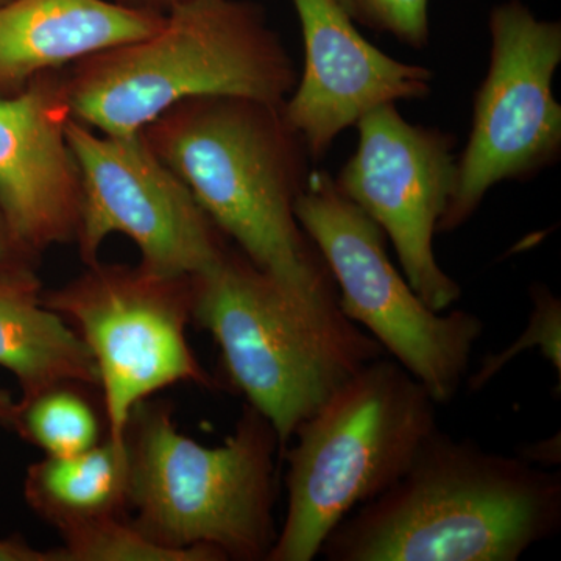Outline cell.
<instances>
[{
    "mask_svg": "<svg viewBox=\"0 0 561 561\" xmlns=\"http://www.w3.org/2000/svg\"><path fill=\"white\" fill-rule=\"evenodd\" d=\"M561 524V474L437 430L328 535V561H516Z\"/></svg>",
    "mask_w": 561,
    "mask_h": 561,
    "instance_id": "cell-1",
    "label": "cell"
},
{
    "mask_svg": "<svg viewBox=\"0 0 561 561\" xmlns=\"http://www.w3.org/2000/svg\"><path fill=\"white\" fill-rule=\"evenodd\" d=\"M142 135L256 267L301 294L337 291L295 216L311 158L283 106L232 95L190 99Z\"/></svg>",
    "mask_w": 561,
    "mask_h": 561,
    "instance_id": "cell-2",
    "label": "cell"
},
{
    "mask_svg": "<svg viewBox=\"0 0 561 561\" xmlns=\"http://www.w3.org/2000/svg\"><path fill=\"white\" fill-rule=\"evenodd\" d=\"M192 323L213 335L228 381L272 424L280 454L302 421L387 354L337 294L291 289L234 245L192 276Z\"/></svg>",
    "mask_w": 561,
    "mask_h": 561,
    "instance_id": "cell-3",
    "label": "cell"
},
{
    "mask_svg": "<svg viewBox=\"0 0 561 561\" xmlns=\"http://www.w3.org/2000/svg\"><path fill=\"white\" fill-rule=\"evenodd\" d=\"M289 50L253 0H187L146 38L66 68L70 114L103 135H133L173 105L232 95L283 106L297 84Z\"/></svg>",
    "mask_w": 561,
    "mask_h": 561,
    "instance_id": "cell-4",
    "label": "cell"
},
{
    "mask_svg": "<svg viewBox=\"0 0 561 561\" xmlns=\"http://www.w3.org/2000/svg\"><path fill=\"white\" fill-rule=\"evenodd\" d=\"M130 457L128 519L147 538L209 561H267L278 530V435L243 405L219 446L187 437L168 401L133 409L124 435Z\"/></svg>",
    "mask_w": 561,
    "mask_h": 561,
    "instance_id": "cell-5",
    "label": "cell"
},
{
    "mask_svg": "<svg viewBox=\"0 0 561 561\" xmlns=\"http://www.w3.org/2000/svg\"><path fill=\"white\" fill-rule=\"evenodd\" d=\"M437 401L391 357L351 376L283 451L287 508L267 561H311L359 505L411 467L437 426Z\"/></svg>",
    "mask_w": 561,
    "mask_h": 561,
    "instance_id": "cell-6",
    "label": "cell"
},
{
    "mask_svg": "<svg viewBox=\"0 0 561 561\" xmlns=\"http://www.w3.org/2000/svg\"><path fill=\"white\" fill-rule=\"evenodd\" d=\"M295 216L331 273L343 313L381 343L438 405L451 401L468 378L483 332L481 317L432 311L391 264L381 228L335 187L330 173L309 172Z\"/></svg>",
    "mask_w": 561,
    "mask_h": 561,
    "instance_id": "cell-7",
    "label": "cell"
},
{
    "mask_svg": "<svg viewBox=\"0 0 561 561\" xmlns=\"http://www.w3.org/2000/svg\"><path fill=\"white\" fill-rule=\"evenodd\" d=\"M41 301L68 321L99 371L106 435L125 445L133 409L175 383L214 389L186 330L192 323V276H165L144 265L94 261Z\"/></svg>",
    "mask_w": 561,
    "mask_h": 561,
    "instance_id": "cell-8",
    "label": "cell"
},
{
    "mask_svg": "<svg viewBox=\"0 0 561 561\" xmlns=\"http://www.w3.org/2000/svg\"><path fill=\"white\" fill-rule=\"evenodd\" d=\"M489 32V70L437 232L463 227L491 187L535 179L561 157V105L553 94L560 22L540 20L522 0H505L491 9Z\"/></svg>",
    "mask_w": 561,
    "mask_h": 561,
    "instance_id": "cell-9",
    "label": "cell"
},
{
    "mask_svg": "<svg viewBox=\"0 0 561 561\" xmlns=\"http://www.w3.org/2000/svg\"><path fill=\"white\" fill-rule=\"evenodd\" d=\"M66 139L80 172L76 245L84 264L99 260L103 242L114 232L138 247L140 265L165 276L209 271L230 249L224 232L142 131L99 135L70 117Z\"/></svg>",
    "mask_w": 561,
    "mask_h": 561,
    "instance_id": "cell-10",
    "label": "cell"
},
{
    "mask_svg": "<svg viewBox=\"0 0 561 561\" xmlns=\"http://www.w3.org/2000/svg\"><path fill=\"white\" fill-rule=\"evenodd\" d=\"M356 128V150L335 176V187L393 243L421 300L443 312L461 297L459 283L443 271L434 249L456 181V138L411 124L397 103L373 110Z\"/></svg>",
    "mask_w": 561,
    "mask_h": 561,
    "instance_id": "cell-11",
    "label": "cell"
},
{
    "mask_svg": "<svg viewBox=\"0 0 561 561\" xmlns=\"http://www.w3.org/2000/svg\"><path fill=\"white\" fill-rule=\"evenodd\" d=\"M300 21L305 65L283 113L311 161L379 106L426 99L434 72L390 57L365 39L337 0H291Z\"/></svg>",
    "mask_w": 561,
    "mask_h": 561,
    "instance_id": "cell-12",
    "label": "cell"
},
{
    "mask_svg": "<svg viewBox=\"0 0 561 561\" xmlns=\"http://www.w3.org/2000/svg\"><path fill=\"white\" fill-rule=\"evenodd\" d=\"M70 117L66 69L0 98V214L38 256L76 243L79 231L80 172L66 139Z\"/></svg>",
    "mask_w": 561,
    "mask_h": 561,
    "instance_id": "cell-13",
    "label": "cell"
},
{
    "mask_svg": "<svg viewBox=\"0 0 561 561\" xmlns=\"http://www.w3.org/2000/svg\"><path fill=\"white\" fill-rule=\"evenodd\" d=\"M164 14L114 0H9L0 5V98L98 51L146 38Z\"/></svg>",
    "mask_w": 561,
    "mask_h": 561,
    "instance_id": "cell-14",
    "label": "cell"
},
{
    "mask_svg": "<svg viewBox=\"0 0 561 561\" xmlns=\"http://www.w3.org/2000/svg\"><path fill=\"white\" fill-rule=\"evenodd\" d=\"M43 287L0 284V367L27 401L60 383L99 390V371L79 332L41 301ZM101 393V391H99Z\"/></svg>",
    "mask_w": 561,
    "mask_h": 561,
    "instance_id": "cell-15",
    "label": "cell"
},
{
    "mask_svg": "<svg viewBox=\"0 0 561 561\" xmlns=\"http://www.w3.org/2000/svg\"><path fill=\"white\" fill-rule=\"evenodd\" d=\"M130 457L108 435L72 456H44L27 468L24 496L33 512L61 531L128 516Z\"/></svg>",
    "mask_w": 561,
    "mask_h": 561,
    "instance_id": "cell-16",
    "label": "cell"
},
{
    "mask_svg": "<svg viewBox=\"0 0 561 561\" xmlns=\"http://www.w3.org/2000/svg\"><path fill=\"white\" fill-rule=\"evenodd\" d=\"M84 383H60L27 401H18L13 431L46 456H72L99 445L102 434L99 409Z\"/></svg>",
    "mask_w": 561,
    "mask_h": 561,
    "instance_id": "cell-17",
    "label": "cell"
},
{
    "mask_svg": "<svg viewBox=\"0 0 561 561\" xmlns=\"http://www.w3.org/2000/svg\"><path fill=\"white\" fill-rule=\"evenodd\" d=\"M60 561H209L198 552L173 551L147 538L128 516L98 519L61 531Z\"/></svg>",
    "mask_w": 561,
    "mask_h": 561,
    "instance_id": "cell-18",
    "label": "cell"
},
{
    "mask_svg": "<svg viewBox=\"0 0 561 561\" xmlns=\"http://www.w3.org/2000/svg\"><path fill=\"white\" fill-rule=\"evenodd\" d=\"M531 309L529 323L522 337L500 354L486 357L482 367L465 379L472 391L481 390L508 364L527 348H540L561 379V301L553 291L542 284H535L530 290Z\"/></svg>",
    "mask_w": 561,
    "mask_h": 561,
    "instance_id": "cell-19",
    "label": "cell"
},
{
    "mask_svg": "<svg viewBox=\"0 0 561 561\" xmlns=\"http://www.w3.org/2000/svg\"><path fill=\"white\" fill-rule=\"evenodd\" d=\"M357 25L421 50L430 44V0H337Z\"/></svg>",
    "mask_w": 561,
    "mask_h": 561,
    "instance_id": "cell-20",
    "label": "cell"
},
{
    "mask_svg": "<svg viewBox=\"0 0 561 561\" xmlns=\"http://www.w3.org/2000/svg\"><path fill=\"white\" fill-rule=\"evenodd\" d=\"M38 254L32 253L10 231L0 214V284L43 287L38 276Z\"/></svg>",
    "mask_w": 561,
    "mask_h": 561,
    "instance_id": "cell-21",
    "label": "cell"
},
{
    "mask_svg": "<svg viewBox=\"0 0 561 561\" xmlns=\"http://www.w3.org/2000/svg\"><path fill=\"white\" fill-rule=\"evenodd\" d=\"M0 561H60L58 549H36L24 538H0Z\"/></svg>",
    "mask_w": 561,
    "mask_h": 561,
    "instance_id": "cell-22",
    "label": "cell"
},
{
    "mask_svg": "<svg viewBox=\"0 0 561 561\" xmlns=\"http://www.w3.org/2000/svg\"><path fill=\"white\" fill-rule=\"evenodd\" d=\"M128 9L150 11V13L165 14L187 0H114Z\"/></svg>",
    "mask_w": 561,
    "mask_h": 561,
    "instance_id": "cell-23",
    "label": "cell"
},
{
    "mask_svg": "<svg viewBox=\"0 0 561 561\" xmlns=\"http://www.w3.org/2000/svg\"><path fill=\"white\" fill-rule=\"evenodd\" d=\"M18 415V400L11 397L9 390L0 389V426L13 430Z\"/></svg>",
    "mask_w": 561,
    "mask_h": 561,
    "instance_id": "cell-24",
    "label": "cell"
},
{
    "mask_svg": "<svg viewBox=\"0 0 561 561\" xmlns=\"http://www.w3.org/2000/svg\"><path fill=\"white\" fill-rule=\"evenodd\" d=\"M5 2H9V0H0V5H2V3H5Z\"/></svg>",
    "mask_w": 561,
    "mask_h": 561,
    "instance_id": "cell-25",
    "label": "cell"
}]
</instances>
